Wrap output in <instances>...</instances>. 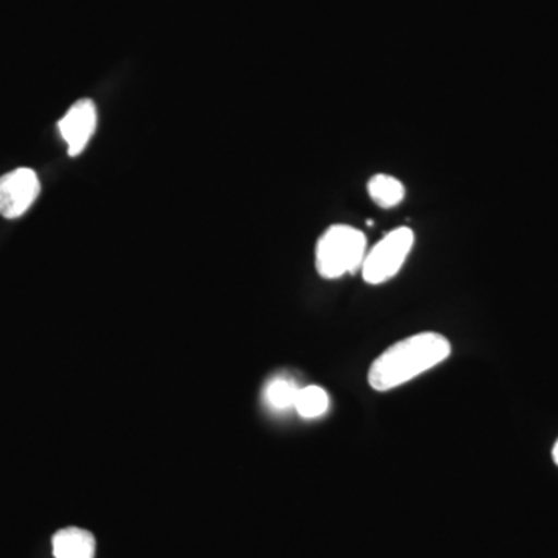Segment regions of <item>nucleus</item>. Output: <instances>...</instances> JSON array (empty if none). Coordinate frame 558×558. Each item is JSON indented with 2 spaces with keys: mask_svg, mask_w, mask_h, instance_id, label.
Segmentation results:
<instances>
[{
  "mask_svg": "<svg viewBox=\"0 0 558 558\" xmlns=\"http://www.w3.org/2000/svg\"><path fill=\"white\" fill-rule=\"evenodd\" d=\"M38 175L28 168H20L0 178V216L17 219L38 199Z\"/></svg>",
  "mask_w": 558,
  "mask_h": 558,
  "instance_id": "4",
  "label": "nucleus"
},
{
  "mask_svg": "<svg viewBox=\"0 0 558 558\" xmlns=\"http://www.w3.org/2000/svg\"><path fill=\"white\" fill-rule=\"evenodd\" d=\"M371 199L381 208L398 207L405 197V186L399 179L388 174H376L368 182Z\"/></svg>",
  "mask_w": 558,
  "mask_h": 558,
  "instance_id": "7",
  "label": "nucleus"
},
{
  "mask_svg": "<svg viewBox=\"0 0 558 558\" xmlns=\"http://www.w3.org/2000/svg\"><path fill=\"white\" fill-rule=\"evenodd\" d=\"M366 256V236L344 223L329 227L322 234L315 252L319 277L337 279L362 269Z\"/></svg>",
  "mask_w": 558,
  "mask_h": 558,
  "instance_id": "2",
  "label": "nucleus"
},
{
  "mask_svg": "<svg viewBox=\"0 0 558 558\" xmlns=\"http://www.w3.org/2000/svg\"><path fill=\"white\" fill-rule=\"evenodd\" d=\"M61 137L68 143L69 156L83 153L97 130V108L89 98L76 101L58 123Z\"/></svg>",
  "mask_w": 558,
  "mask_h": 558,
  "instance_id": "5",
  "label": "nucleus"
},
{
  "mask_svg": "<svg viewBox=\"0 0 558 558\" xmlns=\"http://www.w3.org/2000/svg\"><path fill=\"white\" fill-rule=\"evenodd\" d=\"M553 458H554V462H556V464L558 465V440L556 442V446H554V449H553Z\"/></svg>",
  "mask_w": 558,
  "mask_h": 558,
  "instance_id": "10",
  "label": "nucleus"
},
{
  "mask_svg": "<svg viewBox=\"0 0 558 558\" xmlns=\"http://www.w3.org/2000/svg\"><path fill=\"white\" fill-rule=\"evenodd\" d=\"M450 352V341L438 332H421L398 341L371 365V388L384 392L402 387L449 359Z\"/></svg>",
  "mask_w": 558,
  "mask_h": 558,
  "instance_id": "1",
  "label": "nucleus"
},
{
  "mask_svg": "<svg viewBox=\"0 0 558 558\" xmlns=\"http://www.w3.org/2000/svg\"><path fill=\"white\" fill-rule=\"evenodd\" d=\"M414 244V233L409 227L389 231L377 242L363 260L362 275L368 284L377 286L395 278L409 258Z\"/></svg>",
  "mask_w": 558,
  "mask_h": 558,
  "instance_id": "3",
  "label": "nucleus"
},
{
  "mask_svg": "<svg viewBox=\"0 0 558 558\" xmlns=\"http://www.w3.org/2000/svg\"><path fill=\"white\" fill-rule=\"evenodd\" d=\"M53 556L54 558H94V535L80 527L62 529L53 537Z\"/></svg>",
  "mask_w": 558,
  "mask_h": 558,
  "instance_id": "6",
  "label": "nucleus"
},
{
  "mask_svg": "<svg viewBox=\"0 0 558 558\" xmlns=\"http://www.w3.org/2000/svg\"><path fill=\"white\" fill-rule=\"evenodd\" d=\"M299 385L289 377H275L264 391V400L271 410L284 411L295 409Z\"/></svg>",
  "mask_w": 558,
  "mask_h": 558,
  "instance_id": "8",
  "label": "nucleus"
},
{
  "mask_svg": "<svg viewBox=\"0 0 558 558\" xmlns=\"http://www.w3.org/2000/svg\"><path fill=\"white\" fill-rule=\"evenodd\" d=\"M329 409V396L325 389L315 387L300 388L296 396L295 410L301 417L315 418L323 416Z\"/></svg>",
  "mask_w": 558,
  "mask_h": 558,
  "instance_id": "9",
  "label": "nucleus"
}]
</instances>
